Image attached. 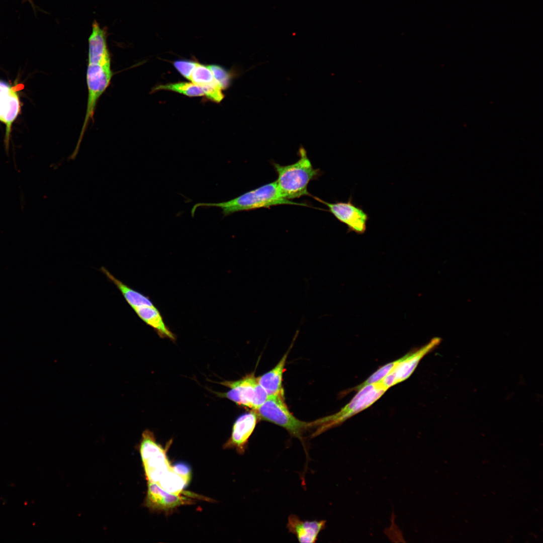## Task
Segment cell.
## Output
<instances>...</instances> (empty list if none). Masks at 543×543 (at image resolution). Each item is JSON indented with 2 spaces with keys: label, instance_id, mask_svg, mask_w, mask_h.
<instances>
[{
  "label": "cell",
  "instance_id": "cell-12",
  "mask_svg": "<svg viewBox=\"0 0 543 543\" xmlns=\"http://www.w3.org/2000/svg\"><path fill=\"white\" fill-rule=\"evenodd\" d=\"M189 503L180 495L172 493L154 483L147 482L145 506L153 510H168Z\"/></svg>",
  "mask_w": 543,
  "mask_h": 543
},
{
  "label": "cell",
  "instance_id": "cell-5",
  "mask_svg": "<svg viewBox=\"0 0 543 543\" xmlns=\"http://www.w3.org/2000/svg\"><path fill=\"white\" fill-rule=\"evenodd\" d=\"M252 410L258 418L283 427L302 442L304 433L310 428L309 422L298 419L290 412L284 397L268 396L262 405Z\"/></svg>",
  "mask_w": 543,
  "mask_h": 543
},
{
  "label": "cell",
  "instance_id": "cell-9",
  "mask_svg": "<svg viewBox=\"0 0 543 543\" xmlns=\"http://www.w3.org/2000/svg\"><path fill=\"white\" fill-rule=\"evenodd\" d=\"M314 198L325 205L328 212L337 220L347 226V232H354L357 234H363L366 231L369 215L361 206H357L352 202L351 196L346 202L334 203L327 202L317 197Z\"/></svg>",
  "mask_w": 543,
  "mask_h": 543
},
{
  "label": "cell",
  "instance_id": "cell-2",
  "mask_svg": "<svg viewBox=\"0 0 543 543\" xmlns=\"http://www.w3.org/2000/svg\"><path fill=\"white\" fill-rule=\"evenodd\" d=\"M282 205L307 206L305 204L294 202L284 198L281 194L276 180L246 192L230 200L220 203H199L191 210L194 217L198 207H218L222 209L223 217L236 212L247 211L261 208Z\"/></svg>",
  "mask_w": 543,
  "mask_h": 543
},
{
  "label": "cell",
  "instance_id": "cell-23",
  "mask_svg": "<svg viewBox=\"0 0 543 543\" xmlns=\"http://www.w3.org/2000/svg\"><path fill=\"white\" fill-rule=\"evenodd\" d=\"M173 471L182 477L188 484L191 479V472L190 467L184 463H177L172 466Z\"/></svg>",
  "mask_w": 543,
  "mask_h": 543
},
{
  "label": "cell",
  "instance_id": "cell-3",
  "mask_svg": "<svg viewBox=\"0 0 543 543\" xmlns=\"http://www.w3.org/2000/svg\"><path fill=\"white\" fill-rule=\"evenodd\" d=\"M298 153L299 158L292 164L273 163L278 175L276 182L278 189L282 196L289 200L310 196L308 186L319 174V169L314 168L302 146Z\"/></svg>",
  "mask_w": 543,
  "mask_h": 543
},
{
  "label": "cell",
  "instance_id": "cell-10",
  "mask_svg": "<svg viewBox=\"0 0 543 543\" xmlns=\"http://www.w3.org/2000/svg\"><path fill=\"white\" fill-rule=\"evenodd\" d=\"M440 341L441 339L439 338H434L418 350L407 353L399 358L398 364L393 370L380 382L388 389L407 379L413 373L420 360L437 346Z\"/></svg>",
  "mask_w": 543,
  "mask_h": 543
},
{
  "label": "cell",
  "instance_id": "cell-13",
  "mask_svg": "<svg viewBox=\"0 0 543 543\" xmlns=\"http://www.w3.org/2000/svg\"><path fill=\"white\" fill-rule=\"evenodd\" d=\"M326 521H304L295 514L289 515L287 528L294 534L301 543H313L316 541L319 533L324 529Z\"/></svg>",
  "mask_w": 543,
  "mask_h": 543
},
{
  "label": "cell",
  "instance_id": "cell-20",
  "mask_svg": "<svg viewBox=\"0 0 543 543\" xmlns=\"http://www.w3.org/2000/svg\"><path fill=\"white\" fill-rule=\"evenodd\" d=\"M208 67L211 71L214 79L222 89L227 88L230 82L231 75L224 68L218 65H210Z\"/></svg>",
  "mask_w": 543,
  "mask_h": 543
},
{
  "label": "cell",
  "instance_id": "cell-21",
  "mask_svg": "<svg viewBox=\"0 0 543 543\" xmlns=\"http://www.w3.org/2000/svg\"><path fill=\"white\" fill-rule=\"evenodd\" d=\"M201 87L204 95L211 101L219 103L224 97L222 93V88L216 81L209 84L201 86Z\"/></svg>",
  "mask_w": 543,
  "mask_h": 543
},
{
  "label": "cell",
  "instance_id": "cell-4",
  "mask_svg": "<svg viewBox=\"0 0 543 543\" xmlns=\"http://www.w3.org/2000/svg\"><path fill=\"white\" fill-rule=\"evenodd\" d=\"M387 389L381 382L367 385L357 391L352 400L337 412L309 422L310 428H314L312 437L318 436L336 426L346 420L367 408L379 399Z\"/></svg>",
  "mask_w": 543,
  "mask_h": 543
},
{
  "label": "cell",
  "instance_id": "cell-7",
  "mask_svg": "<svg viewBox=\"0 0 543 543\" xmlns=\"http://www.w3.org/2000/svg\"><path fill=\"white\" fill-rule=\"evenodd\" d=\"M219 383L229 389L226 393H217L219 396L252 410L262 405L268 397L253 373L236 381H225Z\"/></svg>",
  "mask_w": 543,
  "mask_h": 543
},
{
  "label": "cell",
  "instance_id": "cell-8",
  "mask_svg": "<svg viewBox=\"0 0 543 543\" xmlns=\"http://www.w3.org/2000/svg\"><path fill=\"white\" fill-rule=\"evenodd\" d=\"M24 88L23 84L12 83L0 79V122L6 126L4 144L8 155L9 144L14 122L20 115L21 103L19 91Z\"/></svg>",
  "mask_w": 543,
  "mask_h": 543
},
{
  "label": "cell",
  "instance_id": "cell-6",
  "mask_svg": "<svg viewBox=\"0 0 543 543\" xmlns=\"http://www.w3.org/2000/svg\"><path fill=\"white\" fill-rule=\"evenodd\" d=\"M139 451L147 482L157 484L172 470L165 450L149 430L142 434Z\"/></svg>",
  "mask_w": 543,
  "mask_h": 543
},
{
  "label": "cell",
  "instance_id": "cell-15",
  "mask_svg": "<svg viewBox=\"0 0 543 543\" xmlns=\"http://www.w3.org/2000/svg\"><path fill=\"white\" fill-rule=\"evenodd\" d=\"M100 271L121 292L127 303L133 309L144 306H154L150 298L131 288L116 278L106 267L102 266Z\"/></svg>",
  "mask_w": 543,
  "mask_h": 543
},
{
  "label": "cell",
  "instance_id": "cell-14",
  "mask_svg": "<svg viewBox=\"0 0 543 543\" xmlns=\"http://www.w3.org/2000/svg\"><path fill=\"white\" fill-rule=\"evenodd\" d=\"M290 350L283 355L277 365L269 371L257 377L259 385L265 390L268 396L284 397L283 387V376L285 366Z\"/></svg>",
  "mask_w": 543,
  "mask_h": 543
},
{
  "label": "cell",
  "instance_id": "cell-1",
  "mask_svg": "<svg viewBox=\"0 0 543 543\" xmlns=\"http://www.w3.org/2000/svg\"><path fill=\"white\" fill-rule=\"evenodd\" d=\"M113 72L107 42L106 31L97 21L93 24L88 39V63L86 80L88 90L85 118L78 141H81L94 116L99 100L109 86Z\"/></svg>",
  "mask_w": 543,
  "mask_h": 543
},
{
  "label": "cell",
  "instance_id": "cell-18",
  "mask_svg": "<svg viewBox=\"0 0 543 543\" xmlns=\"http://www.w3.org/2000/svg\"><path fill=\"white\" fill-rule=\"evenodd\" d=\"M190 80L193 83L200 86L209 84L216 81L208 66L198 63L194 69Z\"/></svg>",
  "mask_w": 543,
  "mask_h": 543
},
{
  "label": "cell",
  "instance_id": "cell-16",
  "mask_svg": "<svg viewBox=\"0 0 543 543\" xmlns=\"http://www.w3.org/2000/svg\"><path fill=\"white\" fill-rule=\"evenodd\" d=\"M137 316L155 330L161 338L175 340L174 334L166 326L159 310L154 306H144L133 309Z\"/></svg>",
  "mask_w": 543,
  "mask_h": 543
},
{
  "label": "cell",
  "instance_id": "cell-11",
  "mask_svg": "<svg viewBox=\"0 0 543 543\" xmlns=\"http://www.w3.org/2000/svg\"><path fill=\"white\" fill-rule=\"evenodd\" d=\"M258 419L257 415L252 410L240 415L234 422L231 436L224 444V448H234L239 454H243Z\"/></svg>",
  "mask_w": 543,
  "mask_h": 543
},
{
  "label": "cell",
  "instance_id": "cell-22",
  "mask_svg": "<svg viewBox=\"0 0 543 543\" xmlns=\"http://www.w3.org/2000/svg\"><path fill=\"white\" fill-rule=\"evenodd\" d=\"M197 63V62L192 60H179L174 61L173 65L183 76L190 79Z\"/></svg>",
  "mask_w": 543,
  "mask_h": 543
},
{
  "label": "cell",
  "instance_id": "cell-17",
  "mask_svg": "<svg viewBox=\"0 0 543 543\" xmlns=\"http://www.w3.org/2000/svg\"><path fill=\"white\" fill-rule=\"evenodd\" d=\"M154 90H171L189 97H199L204 95L201 86L189 82H179L159 85L154 88Z\"/></svg>",
  "mask_w": 543,
  "mask_h": 543
},
{
  "label": "cell",
  "instance_id": "cell-19",
  "mask_svg": "<svg viewBox=\"0 0 543 543\" xmlns=\"http://www.w3.org/2000/svg\"><path fill=\"white\" fill-rule=\"evenodd\" d=\"M399 361V359L389 363L379 369L365 381L359 385L353 388L352 391H357L362 387L371 384H373L380 381L395 367Z\"/></svg>",
  "mask_w": 543,
  "mask_h": 543
}]
</instances>
